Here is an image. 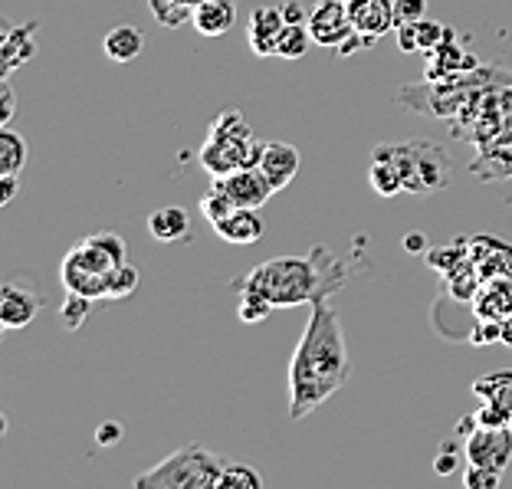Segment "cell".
Masks as SVG:
<instances>
[{
	"label": "cell",
	"mask_w": 512,
	"mask_h": 489,
	"mask_svg": "<svg viewBox=\"0 0 512 489\" xmlns=\"http://www.w3.org/2000/svg\"><path fill=\"white\" fill-rule=\"evenodd\" d=\"M473 417H476V424H480V427H506V424H512V414L503 411V407H493V404H480V411H476Z\"/></svg>",
	"instance_id": "f35d334b"
},
{
	"label": "cell",
	"mask_w": 512,
	"mask_h": 489,
	"mask_svg": "<svg viewBox=\"0 0 512 489\" xmlns=\"http://www.w3.org/2000/svg\"><path fill=\"white\" fill-rule=\"evenodd\" d=\"M509 427H512V424H509Z\"/></svg>",
	"instance_id": "681fc988"
},
{
	"label": "cell",
	"mask_w": 512,
	"mask_h": 489,
	"mask_svg": "<svg viewBox=\"0 0 512 489\" xmlns=\"http://www.w3.org/2000/svg\"><path fill=\"white\" fill-rule=\"evenodd\" d=\"M214 184L234 201V207H256V211L276 194V188L266 181L260 168H237L224 174V178H214Z\"/></svg>",
	"instance_id": "30bf717a"
},
{
	"label": "cell",
	"mask_w": 512,
	"mask_h": 489,
	"mask_svg": "<svg viewBox=\"0 0 512 489\" xmlns=\"http://www.w3.org/2000/svg\"><path fill=\"white\" fill-rule=\"evenodd\" d=\"M467 256L476 270H480L483 279L499 276V273H512V247L503 240L473 237V240H467Z\"/></svg>",
	"instance_id": "e0dca14e"
},
{
	"label": "cell",
	"mask_w": 512,
	"mask_h": 489,
	"mask_svg": "<svg viewBox=\"0 0 512 489\" xmlns=\"http://www.w3.org/2000/svg\"><path fill=\"white\" fill-rule=\"evenodd\" d=\"M273 312V302L263 299L260 293H253V289H240V299H237V316L243 322H263L266 316Z\"/></svg>",
	"instance_id": "f546056e"
},
{
	"label": "cell",
	"mask_w": 512,
	"mask_h": 489,
	"mask_svg": "<svg viewBox=\"0 0 512 489\" xmlns=\"http://www.w3.org/2000/svg\"><path fill=\"white\" fill-rule=\"evenodd\" d=\"M345 283V266L329 247H312L306 256H276L240 279L237 289H253L273 302V309H293L302 302L329 299Z\"/></svg>",
	"instance_id": "7a4b0ae2"
},
{
	"label": "cell",
	"mask_w": 512,
	"mask_h": 489,
	"mask_svg": "<svg viewBox=\"0 0 512 489\" xmlns=\"http://www.w3.org/2000/svg\"><path fill=\"white\" fill-rule=\"evenodd\" d=\"M17 188H20V181H17V174H4V188H0V204H10L17 197Z\"/></svg>",
	"instance_id": "f6af8a7d"
},
{
	"label": "cell",
	"mask_w": 512,
	"mask_h": 489,
	"mask_svg": "<svg viewBox=\"0 0 512 489\" xmlns=\"http://www.w3.org/2000/svg\"><path fill=\"white\" fill-rule=\"evenodd\" d=\"M260 171L266 174V181H270L276 191L289 188L299 174V148L286 145V142H266L263 158H260Z\"/></svg>",
	"instance_id": "2e32d148"
},
{
	"label": "cell",
	"mask_w": 512,
	"mask_h": 489,
	"mask_svg": "<svg viewBox=\"0 0 512 489\" xmlns=\"http://www.w3.org/2000/svg\"><path fill=\"white\" fill-rule=\"evenodd\" d=\"M352 375L342 322L329 299L312 302L309 322L299 335V345L289 358V421H302L312 411L339 394Z\"/></svg>",
	"instance_id": "6da1fadb"
},
{
	"label": "cell",
	"mask_w": 512,
	"mask_h": 489,
	"mask_svg": "<svg viewBox=\"0 0 512 489\" xmlns=\"http://www.w3.org/2000/svg\"><path fill=\"white\" fill-rule=\"evenodd\" d=\"M316 43L306 23H286V30L279 33V43H276V56L283 60H302L309 53V46Z\"/></svg>",
	"instance_id": "4316f807"
},
{
	"label": "cell",
	"mask_w": 512,
	"mask_h": 489,
	"mask_svg": "<svg viewBox=\"0 0 512 489\" xmlns=\"http://www.w3.org/2000/svg\"><path fill=\"white\" fill-rule=\"evenodd\" d=\"M306 27L312 33V40H316V46H335V50L355 33L345 0H319V4L309 10Z\"/></svg>",
	"instance_id": "9c48e42d"
},
{
	"label": "cell",
	"mask_w": 512,
	"mask_h": 489,
	"mask_svg": "<svg viewBox=\"0 0 512 489\" xmlns=\"http://www.w3.org/2000/svg\"><path fill=\"white\" fill-rule=\"evenodd\" d=\"M214 234L220 240L234 243V247H253L256 240H263L266 224H263V217L256 214V207H237L234 214H227L224 220H217Z\"/></svg>",
	"instance_id": "9a60e30c"
},
{
	"label": "cell",
	"mask_w": 512,
	"mask_h": 489,
	"mask_svg": "<svg viewBox=\"0 0 512 489\" xmlns=\"http://www.w3.org/2000/svg\"><path fill=\"white\" fill-rule=\"evenodd\" d=\"M394 37H398L401 53H417V50H421V37H417V23H398V27H394Z\"/></svg>",
	"instance_id": "ab89813d"
},
{
	"label": "cell",
	"mask_w": 512,
	"mask_h": 489,
	"mask_svg": "<svg viewBox=\"0 0 512 489\" xmlns=\"http://www.w3.org/2000/svg\"><path fill=\"white\" fill-rule=\"evenodd\" d=\"M470 391L480 398V404H493L503 407V411L512 414V368L493 371V375H483L470 384Z\"/></svg>",
	"instance_id": "603a6c76"
},
{
	"label": "cell",
	"mask_w": 512,
	"mask_h": 489,
	"mask_svg": "<svg viewBox=\"0 0 512 489\" xmlns=\"http://www.w3.org/2000/svg\"><path fill=\"white\" fill-rule=\"evenodd\" d=\"M263 148L266 145L256 142L243 112H224L217 115V122H211V132H207V142L201 148V165L214 178H224L237 168H260Z\"/></svg>",
	"instance_id": "277c9868"
},
{
	"label": "cell",
	"mask_w": 512,
	"mask_h": 489,
	"mask_svg": "<svg viewBox=\"0 0 512 489\" xmlns=\"http://www.w3.org/2000/svg\"><path fill=\"white\" fill-rule=\"evenodd\" d=\"M512 73H503L496 66L486 69H467V73L447 76V79H427L424 86H404L398 92L401 106H411L417 112L437 115V119H457L463 106L486 86H509Z\"/></svg>",
	"instance_id": "3957f363"
},
{
	"label": "cell",
	"mask_w": 512,
	"mask_h": 489,
	"mask_svg": "<svg viewBox=\"0 0 512 489\" xmlns=\"http://www.w3.org/2000/svg\"><path fill=\"white\" fill-rule=\"evenodd\" d=\"M135 289H138V270L132 263H122L109 273L106 299H125V296H132Z\"/></svg>",
	"instance_id": "4dcf8cb0"
},
{
	"label": "cell",
	"mask_w": 512,
	"mask_h": 489,
	"mask_svg": "<svg viewBox=\"0 0 512 489\" xmlns=\"http://www.w3.org/2000/svg\"><path fill=\"white\" fill-rule=\"evenodd\" d=\"M453 37H457V33L447 27V40L427 53V79H447V76L467 73V69H480L476 56H470L460 43H453Z\"/></svg>",
	"instance_id": "5bb4252c"
},
{
	"label": "cell",
	"mask_w": 512,
	"mask_h": 489,
	"mask_svg": "<svg viewBox=\"0 0 512 489\" xmlns=\"http://www.w3.org/2000/svg\"><path fill=\"white\" fill-rule=\"evenodd\" d=\"M417 37H421V50L430 53L434 46H440L447 40V27H444V23L424 17V20H417Z\"/></svg>",
	"instance_id": "d590c367"
},
{
	"label": "cell",
	"mask_w": 512,
	"mask_h": 489,
	"mask_svg": "<svg viewBox=\"0 0 512 489\" xmlns=\"http://www.w3.org/2000/svg\"><path fill=\"white\" fill-rule=\"evenodd\" d=\"M345 7H348V17H352L355 33L368 40V50L375 46L378 37L398 27L394 0H345Z\"/></svg>",
	"instance_id": "7c38bea8"
},
{
	"label": "cell",
	"mask_w": 512,
	"mask_h": 489,
	"mask_svg": "<svg viewBox=\"0 0 512 489\" xmlns=\"http://www.w3.org/2000/svg\"><path fill=\"white\" fill-rule=\"evenodd\" d=\"M499 342H503L506 348H512V316L499 322Z\"/></svg>",
	"instance_id": "7dc6e473"
},
{
	"label": "cell",
	"mask_w": 512,
	"mask_h": 489,
	"mask_svg": "<svg viewBox=\"0 0 512 489\" xmlns=\"http://www.w3.org/2000/svg\"><path fill=\"white\" fill-rule=\"evenodd\" d=\"M394 17L398 23H417L427 17V0H394Z\"/></svg>",
	"instance_id": "74e56055"
},
{
	"label": "cell",
	"mask_w": 512,
	"mask_h": 489,
	"mask_svg": "<svg viewBox=\"0 0 512 489\" xmlns=\"http://www.w3.org/2000/svg\"><path fill=\"white\" fill-rule=\"evenodd\" d=\"M279 10H283L286 23H306V20H309V10L302 7V4H296V0H293V4H283Z\"/></svg>",
	"instance_id": "ee69618b"
},
{
	"label": "cell",
	"mask_w": 512,
	"mask_h": 489,
	"mask_svg": "<svg viewBox=\"0 0 512 489\" xmlns=\"http://www.w3.org/2000/svg\"><path fill=\"white\" fill-rule=\"evenodd\" d=\"M14 112H17V96H14V89H10L7 79H4V83H0V125L14 122Z\"/></svg>",
	"instance_id": "b9f144b4"
},
{
	"label": "cell",
	"mask_w": 512,
	"mask_h": 489,
	"mask_svg": "<svg viewBox=\"0 0 512 489\" xmlns=\"http://www.w3.org/2000/svg\"><path fill=\"white\" fill-rule=\"evenodd\" d=\"M191 230V217L188 211H181V207H161L148 217V234L155 240H165V243H174L181 237H188Z\"/></svg>",
	"instance_id": "d4e9b609"
},
{
	"label": "cell",
	"mask_w": 512,
	"mask_h": 489,
	"mask_svg": "<svg viewBox=\"0 0 512 489\" xmlns=\"http://www.w3.org/2000/svg\"><path fill=\"white\" fill-rule=\"evenodd\" d=\"M102 50H106V56L112 63H132L142 56L145 50V33L138 27H115L106 33V40H102Z\"/></svg>",
	"instance_id": "7402d4cb"
},
{
	"label": "cell",
	"mask_w": 512,
	"mask_h": 489,
	"mask_svg": "<svg viewBox=\"0 0 512 489\" xmlns=\"http://www.w3.org/2000/svg\"><path fill=\"white\" fill-rule=\"evenodd\" d=\"M473 345H490V342H499V322L493 319H476V329L470 335Z\"/></svg>",
	"instance_id": "60d3db41"
},
{
	"label": "cell",
	"mask_w": 512,
	"mask_h": 489,
	"mask_svg": "<svg viewBox=\"0 0 512 489\" xmlns=\"http://www.w3.org/2000/svg\"><path fill=\"white\" fill-rule=\"evenodd\" d=\"M457 460H460V450H457V444H453V440H447V444L437 450L434 473L437 476H453V473H457V467H460Z\"/></svg>",
	"instance_id": "8d00e7d4"
},
{
	"label": "cell",
	"mask_w": 512,
	"mask_h": 489,
	"mask_svg": "<svg viewBox=\"0 0 512 489\" xmlns=\"http://www.w3.org/2000/svg\"><path fill=\"white\" fill-rule=\"evenodd\" d=\"M427 263L434 266L437 273H450V270H457V266L463 260H470L467 256V240H460V243H453V247H440V250H427Z\"/></svg>",
	"instance_id": "1f68e13d"
},
{
	"label": "cell",
	"mask_w": 512,
	"mask_h": 489,
	"mask_svg": "<svg viewBox=\"0 0 512 489\" xmlns=\"http://www.w3.org/2000/svg\"><path fill=\"white\" fill-rule=\"evenodd\" d=\"M260 486H263V476L237 460H227V467L220 473V483H217V489H260Z\"/></svg>",
	"instance_id": "f1b7e54d"
},
{
	"label": "cell",
	"mask_w": 512,
	"mask_h": 489,
	"mask_svg": "<svg viewBox=\"0 0 512 489\" xmlns=\"http://www.w3.org/2000/svg\"><path fill=\"white\" fill-rule=\"evenodd\" d=\"M286 30V17L279 7H263V10H253L250 17V27H247V40H250V50L256 56H276V43H279V33Z\"/></svg>",
	"instance_id": "ac0fdd59"
},
{
	"label": "cell",
	"mask_w": 512,
	"mask_h": 489,
	"mask_svg": "<svg viewBox=\"0 0 512 489\" xmlns=\"http://www.w3.org/2000/svg\"><path fill=\"white\" fill-rule=\"evenodd\" d=\"M40 309H43V296L27 276H10L4 289H0V325L7 332L30 325L40 316Z\"/></svg>",
	"instance_id": "52a82bcc"
},
{
	"label": "cell",
	"mask_w": 512,
	"mask_h": 489,
	"mask_svg": "<svg viewBox=\"0 0 512 489\" xmlns=\"http://www.w3.org/2000/svg\"><path fill=\"white\" fill-rule=\"evenodd\" d=\"M119 440H122V424L106 421V424H99V427H96V444H99V447H115Z\"/></svg>",
	"instance_id": "7bdbcfd3"
},
{
	"label": "cell",
	"mask_w": 512,
	"mask_h": 489,
	"mask_svg": "<svg viewBox=\"0 0 512 489\" xmlns=\"http://www.w3.org/2000/svg\"><path fill=\"white\" fill-rule=\"evenodd\" d=\"M27 158H30L27 138H20L14 128L4 125V132H0V174H20Z\"/></svg>",
	"instance_id": "484cf974"
},
{
	"label": "cell",
	"mask_w": 512,
	"mask_h": 489,
	"mask_svg": "<svg viewBox=\"0 0 512 489\" xmlns=\"http://www.w3.org/2000/svg\"><path fill=\"white\" fill-rule=\"evenodd\" d=\"M191 23L201 37H224L237 23V0H204L194 7Z\"/></svg>",
	"instance_id": "ffe728a7"
},
{
	"label": "cell",
	"mask_w": 512,
	"mask_h": 489,
	"mask_svg": "<svg viewBox=\"0 0 512 489\" xmlns=\"http://www.w3.org/2000/svg\"><path fill=\"white\" fill-rule=\"evenodd\" d=\"M227 460L204 444H184L135 480V489H217Z\"/></svg>",
	"instance_id": "5b68a950"
},
{
	"label": "cell",
	"mask_w": 512,
	"mask_h": 489,
	"mask_svg": "<svg viewBox=\"0 0 512 489\" xmlns=\"http://www.w3.org/2000/svg\"><path fill=\"white\" fill-rule=\"evenodd\" d=\"M60 279L66 286V293H79L89 299H106V286H109V273H99L96 266L86 260V253L79 250V243L63 256L60 263Z\"/></svg>",
	"instance_id": "8fae6325"
},
{
	"label": "cell",
	"mask_w": 512,
	"mask_h": 489,
	"mask_svg": "<svg viewBox=\"0 0 512 489\" xmlns=\"http://www.w3.org/2000/svg\"><path fill=\"white\" fill-rule=\"evenodd\" d=\"M40 30V23H23V27H4V43H0V50H4V60H0V73L4 79L14 73L17 66H23L27 60L37 56V43H33V33Z\"/></svg>",
	"instance_id": "d6986e66"
},
{
	"label": "cell",
	"mask_w": 512,
	"mask_h": 489,
	"mask_svg": "<svg viewBox=\"0 0 512 489\" xmlns=\"http://www.w3.org/2000/svg\"><path fill=\"white\" fill-rule=\"evenodd\" d=\"M148 10L161 27H171V30L194 20V10L188 4H181V0H148Z\"/></svg>",
	"instance_id": "83f0119b"
},
{
	"label": "cell",
	"mask_w": 512,
	"mask_h": 489,
	"mask_svg": "<svg viewBox=\"0 0 512 489\" xmlns=\"http://www.w3.org/2000/svg\"><path fill=\"white\" fill-rule=\"evenodd\" d=\"M368 181L371 188H375L381 197H394V194H404V178L398 165L391 161V155L384 151V145L375 148V155H371V165H368Z\"/></svg>",
	"instance_id": "cb8c5ba5"
},
{
	"label": "cell",
	"mask_w": 512,
	"mask_h": 489,
	"mask_svg": "<svg viewBox=\"0 0 512 489\" xmlns=\"http://www.w3.org/2000/svg\"><path fill=\"white\" fill-rule=\"evenodd\" d=\"M391 161L398 165L404 178V194H437L444 191L453 178V161L444 145L430 142V138H411V142L384 145Z\"/></svg>",
	"instance_id": "8992f818"
},
{
	"label": "cell",
	"mask_w": 512,
	"mask_h": 489,
	"mask_svg": "<svg viewBox=\"0 0 512 489\" xmlns=\"http://www.w3.org/2000/svg\"><path fill=\"white\" fill-rule=\"evenodd\" d=\"M404 247H407V253H427L430 247H427V237H421V234H411L404 240Z\"/></svg>",
	"instance_id": "bcb514c9"
},
{
	"label": "cell",
	"mask_w": 512,
	"mask_h": 489,
	"mask_svg": "<svg viewBox=\"0 0 512 489\" xmlns=\"http://www.w3.org/2000/svg\"><path fill=\"white\" fill-rule=\"evenodd\" d=\"M473 319H493L503 322L512 316V273H499L483 279L480 293L473 296Z\"/></svg>",
	"instance_id": "4fadbf2b"
},
{
	"label": "cell",
	"mask_w": 512,
	"mask_h": 489,
	"mask_svg": "<svg viewBox=\"0 0 512 489\" xmlns=\"http://www.w3.org/2000/svg\"><path fill=\"white\" fill-rule=\"evenodd\" d=\"M467 463L506 473L512 463V427H480L467 437Z\"/></svg>",
	"instance_id": "ba28073f"
},
{
	"label": "cell",
	"mask_w": 512,
	"mask_h": 489,
	"mask_svg": "<svg viewBox=\"0 0 512 489\" xmlns=\"http://www.w3.org/2000/svg\"><path fill=\"white\" fill-rule=\"evenodd\" d=\"M92 302L96 299H89V296H79V293H66V306H63V325L66 329H79L86 319H89V312H92Z\"/></svg>",
	"instance_id": "836d02e7"
},
{
	"label": "cell",
	"mask_w": 512,
	"mask_h": 489,
	"mask_svg": "<svg viewBox=\"0 0 512 489\" xmlns=\"http://www.w3.org/2000/svg\"><path fill=\"white\" fill-rule=\"evenodd\" d=\"M181 4H188V7H191V10H194V7H197V4H204V0H181Z\"/></svg>",
	"instance_id": "c3c4849f"
},
{
	"label": "cell",
	"mask_w": 512,
	"mask_h": 489,
	"mask_svg": "<svg viewBox=\"0 0 512 489\" xmlns=\"http://www.w3.org/2000/svg\"><path fill=\"white\" fill-rule=\"evenodd\" d=\"M470 174L480 181H506L512 178V142L480 148V155L470 161Z\"/></svg>",
	"instance_id": "44dd1931"
},
{
	"label": "cell",
	"mask_w": 512,
	"mask_h": 489,
	"mask_svg": "<svg viewBox=\"0 0 512 489\" xmlns=\"http://www.w3.org/2000/svg\"><path fill=\"white\" fill-rule=\"evenodd\" d=\"M499 483H503V473L499 470L476 467V463H467V470H463V486L467 489H496Z\"/></svg>",
	"instance_id": "e575fe53"
},
{
	"label": "cell",
	"mask_w": 512,
	"mask_h": 489,
	"mask_svg": "<svg viewBox=\"0 0 512 489\" xmlns=\"http://www.w3.org/2000/svg\"><path fill=\"white\" fill-rule=\"evenodd\" d=\"M237 207H234V201L217 188V184H211V191H207L204 197H201V214L207 217V224H217V220H224L227 214H234Z\"/></svg>",
	"instance_id": "d6a6232c"
}]
</instances>
